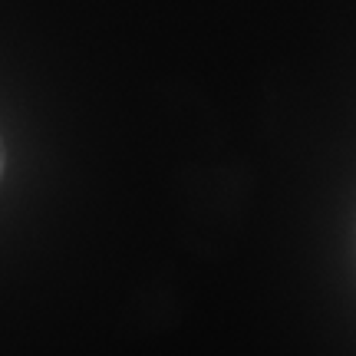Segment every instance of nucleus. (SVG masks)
<instances>
[{
    "label": "nucleus",
    "mask_w": 356,
    "mask_h": 356,
    "mask_svg": "<svg viewBox=\"0 0 356 356\" xmlns=\"http://www.w3.org/2000/svg\"><path fill=\"white\" fill-rule=\"evenodd\" d=\"M3 172H7V149H3V139H0V181H3Z\"/></svg>",
    "instance_id": "1"
}]
</instances>
